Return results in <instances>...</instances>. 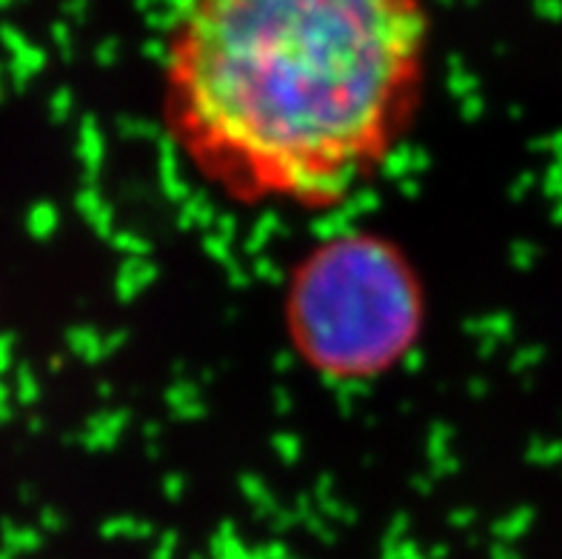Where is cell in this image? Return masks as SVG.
Segmentation results:
<instances>
[{
  "label": "cell",
  "mask_w": 562,
  "mask_h": 559,
  "mask_svg": "<svg viewBox=\"0 0 562 559\" xmlns=\"http://www.w3.org/2000/svg\"><path fill=\"white\" fill-rule=\"evenodd\" d=\"M428 41L426 0H189L166 43V128L223 198L326 209L412 128Z\"/></svg>",
  "instance_id": "6da1fadb"
},
{
  "label": "cell",
  "mask_w": 562,
  "mask_h": 559,
  "mask_svg": "<svg viewBox=\"0 0 562 559\" xmlns=\"http://www.w3.org/2000/svg\"><path fill=\"white\" fill-rule=\"evenodd\" d=\"M412 262L378 234H335L289 280L285 328L317 374L363 380L397 366L423 328Z\"/></svg>",
  "instance_id": "7a4b0ae2"
}]
</instances>
